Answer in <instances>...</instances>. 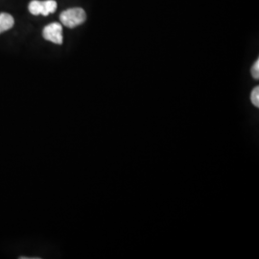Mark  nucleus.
Returning <instances> with one entry per match:
<instances>
[{
  "instance_id": "nucleus-1",
  "label": "nucleus",
  "mask_w": 259,
  "mask_h": 259,
  "mask_svg": "<svg viewBox=\"0 0 259 259\" xmlns=\"http://www.w3.org/2000/svg\"><path fill=\"white\" fill-rule=\"evenodd\" d=\"M60 19L66 27L75 28L83 24L87 19V15L82 8H71L64 11L60 15Z\"/></svg>"
},
{
  "instance_id": "nucleus-2",
  "label": "nucleus",
  "mask_w": 259,
  "mask_h": 259,
  "mask_svg": "<svg viewBox=\"0 0 259 259\" xmlns=\"http://www.w3.org/2000/svg\"><path fill=\"white\" fill-rule=\"evenodd\" d=\"M28 10L34 16L42 15L47 17L50 14L55 13L57 10V2L55 0H45V1L33 0L29 3Z\"/></svg>"
},
{
  "instance_id": "nucleus-3",
  "label": "nucleus",
  "mask_w": 259,
  "mask_h": 259,
  "mask_svg": "<svg viewBox=\"0 0 259 259\" xmlns=\"http://www.w3.org/2000/svg\"><path fill=\"white\" fill-rule=\"evenodd\" d=\"M42 37L48 41L56 45L63 44V26L61 23L53 22L44 28Z\"/></svg>"
},
{
  "instance_id": "nucleus-4",
  "label": "nucleus",
  "mask_w": 259,
  "mask_h": 259,
  "mask_svg": "<svg viewBox=\"0 0 259 259\" xmlns=\"http://www.w3.org/2000/svg\"><path fill=\"white\" fill-rule=\"evenodd\" d=\"M14 24H15V19L10 14L7 13L0 14V34L13 28Z\"/></svg>"
},
{
  "instance_id": "nucleus-5",
  "label": "nucleus",
  "mask_w": 259,
  "mask_h": 259,
  "mask_svg": "<svg viewBox=\"0 0 259 259\" xmlns=\"http://www.w3.org/2000/svg\"><path fill=\"white\" fill-rule=\"evenodd\" d=\"M250 100L254 107H259V88L255 87L250 94Z\"/></svg>"
},
{
  "instance_id": "nucleus-6",
  "label": "nucleus",
  "mask_w": 259,
  "mask_h": 259,
  "mask_svg": "<svg viewBox=\"0 0 259 259\" xmlns=\"http://www.w3.org/2000/svg\"><path fill=\"white\" fill-rule=\"evenodd\" d=\"M251 75L255 80H258L259 78V61L257 60L251 68Z\"/></svg>"
}]
</instances>
